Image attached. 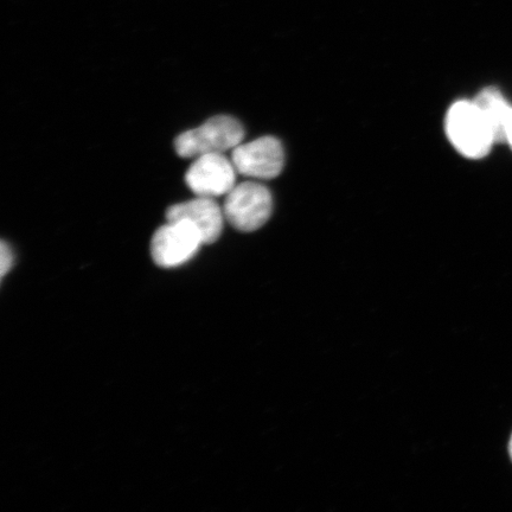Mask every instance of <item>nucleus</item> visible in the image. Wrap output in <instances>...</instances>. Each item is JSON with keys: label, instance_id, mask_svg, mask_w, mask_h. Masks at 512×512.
Returning a JSON list of instances; mask_svg holds the SVG:
<instances>
[{"label": "nucleus", "instance_id": "nucleus-2", "mask_svg": "<svg viewBox=\"0 0 512 512\" xmlns=\"http://www.w3.org/2000/svg\"><path fill=\"white\" fill-rule=\"evenodd\" d=\"M245 138V128L240 121L228 115H217L200 127L179 134L175 150L182 158H194L210 153L234 150Z\"/></svg>", "mask_w": 512, "mask_h": 512}, {"label": "nucleus", "instance_id": "nucleus-7", "mask_svg": "<svg viewBox=\"0 0 512 512\" xmlns=\"http://www.w3.org/2000/svg\"><path fill=\"white\" fill-rule=\"evenodd\" d=\"M168 221H188L200 233L204 245L220 239L223 230V209L214 198L197 196L195 200L178 203L166 210Z\"/></svg>", "mask_w": 512, "mask_h": 512}, {"label": "nucleus", "instance_id": "nucleus-1", "mask_svg": "<svg viewBox=\"0 0 512 512\" xmlns=\"http://www.w3.org/2000/svg\"><path fill=\"white\" fill-rule=\"evenodd\" d=\"M446 134L454 149L470 159L485 157L496 143L475 101H458L451 106L446 115Z\"/></svg>", "mask_w": 512, "mask_h": 512}, {"label": "nucleus", "instance_id": "nucleus-3", "mask_svg": "<svg viewBox=\"0 0 512 512\" xmlns=\"http://www.w3.org/2000/svg\"><path fill=\"white\" fill-rule=\"evenodd\" d=\"M273 197L265 185L243 182L235 185L224 201L223 213L226 220L240 232L251 233L260 229L270 220Z\"/></svg>", "mask_w": 512, "mask_h": 512}, {"label": "nucleus", "instance_id": "nucleus-10", "mask_svg": "<svg viewBox=\"0 0 512 512\" xmlns=\"http://www.w3.org/2000/svg\"><path fill=\"white\" fill-rule=\"evenodd\" d=\"M507 142L512 146V118L509 125Z\"/></svg>", "mask_w": 512, "mask_h": 512}, {"label": "nucleus", "instance_id": "nucleus-5", "mask_svg": "<svg viewBox=\"0 0 512 512\" xmlns=\"http://www.w3.org/2000/svg\"><path fill=\"white\" fill-rule=\"evenodd\" d=\"M232 162L238 174L254 179L278 177L284 169L285 152L279 140L262 137L236 146Z\"/></svg>", "mask_w": 512, "mask_h": 512}, {"label": "nucleus", "instance_id": "nucleus-6", "mask_svg": "<svg viewBox=\"0 0 512 512\" xmlns=\"http://www.w3.org/2000/svg\"><path fill=\"white\" fill-rule=\"evenodd\" d=\"M236 169L223 153L197 157L191 164L185 183L196 196L215 198L228 195L236 185Z\"/></svg>", "mask_w": 512, "mask_h": 512}, {"label": "nucleus", "instance_id": "nucleus-11", "mask_svg": "<svg viewBox=\"0 0 512 512\" xmlns=\"http://www.w3.org/2000/svg\"><path fill=\"white\" fill-rule=\"evenodd\" d=\"M510 453H511V458H512V438H511V443H510Z\"/></svg>", "mask_w": 512, "mask_h": 512}, {"label": "nucleus", "instance_id": "nucleus-4", "mask_svg": "<svg viewBox=\"0 0 512 512\" xmlns=\"http://www.w3.org/2000/svg\"><path fill=\"white\" fill-rule=\"evenodd\" d=\"M204 245L198 230L188 221H168L151 241V255L156 265L174 268L187 264Z\"/></svg>", "mask_w": 512, "mask_h": 512}, {"label": "nucleus", "instance_id": "nucleus-9", "mask_svg": "<svg viewBox=\"0 0 512 512\" xmlns=\"http://www.w3.org/2000/svg\"><path fill=\"white\" fill-rule=\"evenodd\" d=\"M14 266V253L5 241L0 245V275L4 279Z\"/></svg>", "mask_w": 512, "mask_h": 512}, {"label": "nucleus", "instance_id": "nucleus-8", "mask_svg": "<svg viewBox=\"0 0 512 512\" xmlns=\"http://www.w3.org/2000/svg\"><path fill=\"white\" fill-rule=\"evenodd\" d=\"M480 112L488 121L496 143L507 142L512 118V107L496 88H486L475 100Z\"/></svg>", "mask_w": 512, "mask_h": 512}]
</instances>
